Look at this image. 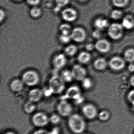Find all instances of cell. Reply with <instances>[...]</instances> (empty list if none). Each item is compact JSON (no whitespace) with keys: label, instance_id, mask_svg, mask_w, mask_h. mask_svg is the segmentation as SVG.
<instances>
[{"label":"cell","instance_id":"1","mask_svg":"<svg viewBox=\"0 0 134 134\" xmlns=\"http://www.w3.org/2000/svg\"><path fill=\"white\" fill-rule=\"evenodd\" d=\"M68 124L71 130L76 134L82 133L86 128L85 120L78 114H73L70 116L68 121Z\"/></svg>","mask_w":134,"mask_h":134},{"label":"cell","instance_id":"2","mask_svg":"<svg viewBox=\"0 0 134 134\" xmlns=\"http://www.w3.org/2000/svg\"><path fill=\"white\" fill-rule=\"evenodd\" d=\"M65 83L60 76L54 75L49 80V88L53 94H59L65 90Z\"/></svg>","mask_w":134,"mask_h":134},{"label":"cell","instance_id":"3","mask_svg":"<svg viewBox=\"0 0 134 134\" xmlns=\"http://www.w3.org/2000/svg\"><path fill=\"white\" fill-rule=\"evenodd\" d=\"M21 79L25 85L28 86H34L39 83L40 76L37 72L29 70L23 74Z\"/></svg>","mask_w":134,"mask_h":134},{"label":"cell","instance_id":"4","mask_svg":"<svg viewBox=\"0 0 134 134\" xmlns=\"http://www.w3.org/2000/svg\"><path fill=\"white\" fill-rule=\"evenodd\" d=\"M124 29V28L121 24L118 23L111 24L108 27L109 36L113 40H119L123 35Z\"/></svg>","mask_w":134,"mask_h":134},{"label":"cell","instance_id":"5","mask_svg":"<svg viewBox=\"0 0 134 134\" xmlns=\"http://www.w3.org/2000/svg\"><path fill=\"white\" fill-rule=\"evenodd\" d=\"M33 124L37 127L45 126L50 122L48 116L43 112H38L33 116L31 119Z\"/></svg>","mask_w":134,"mask_h":134},{"label":"cell","instance_id":"6","mask_svg":"<svg viewBox=\"0 0 134 134\" xmlns=\"http://www.w3.org/2000/svg\"><path fill=\"white\" fill-rule=\"evenodd\" d=\"M57 110L61 116L67 117L71 115L72 111V108L68 102L66 100H62L57 104Z\"/></svg>","mask_w":134,"mask_h":134},{"label":"cell","instance_id":"7","mask_svg":"<svg viewBox=\"0 0 134 134\" xmlns=\"http://www.w3.org/2000/svg\"><path fill=\"white\" fill-rule=\"evenodd\" d=\"M66 97L69 99L78 101H82L81 90L77 86H72L68 88L65 93Z\"/></svg>","mask_w":134,"mask_h":134},{"label":"cell","instance_id":"8","mask_svg":"<svg viewBox=\"0 0 134 134\" xmlns=\"http://www.w3.org/2000/svg\"><path fill=\"white\" fill-rule=\"evenodd\" d=\"M72 39L76 42H82L85 40L87 33L81 27H76L71 33Z\"/></svg>","mask_w":134,"mask_h":134},{"label":"cell","instance_id":"9","mask_svg":"<svg viewBox=\"0 0 134 134\" xmlns=\"http://www.w3.org/2000/svg\"><path fill=\"white\" fill-rule=\"evenodd\" d=\"M72 72L74 79L78 81H82L83 79L86 77V70L85 68L79 64L74 65L72 68Z\"/></svg>","mask_w":134,"mask_h":134},{"label":"cell","instance_id":"10","mask_svg":"<svg viewBox=\"0 0 134 134\" xmlns=\"http://www.w3.org/2000/svg\"><path fill=\"white\" fill-rule=\"evenodd\" d=\"M125 60L119 57H115L112 58L109 65L112 70L118 71L122 70L125 66Z\"/></svg>","mask_w":134,"mask_h":134},{"label":"cell","instance_id":"11","mask_svg":"<svg viewBox=\"0 0 134 134\" xmlns=\"http://www.w3.org/2000/svg\"><path fill=\"white\" fill-rule=\"evenodd\" d=\"M82 112L83 115L89 119H94L98 115L97 108L91 104H87L83 107Z\"/></svg>","mask_w":134,"mask_h":134},{"label":"cell","instance_id":"12","mask_svg":"<svg viewBox=\"0 0 134 134\" xmlns=\"http://www.w3.org/2000/svg\"><path fill=\"white\" fill-rule=\"evenodd\" d=\"M67 59L65 54L60 53L53 57L52 64L53 67L56 69H60L65 66L67 64Z\"/></svg>","mask_w":134,"mask_h":134},{"label":"cell","instance_id":"13","mask_svg":"<svg viewBox=\"0 0 134 134\" xmlns=\"http://www.w3.org/2000/svg\"><path fill=\"white\" fill-rule=\"evenodd\" d=\"M95 48L100 52L107 53L111 49V44L109 41L106 39H100L95 44Z\"/></svg>","mask_w":134,"mask_h":134},{"label":"cell","instance_id":"14","mask_svg":"<svg viewBox=\"0 0 134 134\" xmlns=\"http://www.w3.org/2000/svg\"><path fill=\"white\" fill-rule=\"evenodd\" d=\"M61 16L63 19L66 22H72L76 20L77 13L74 9L68 8L62 12Z\"/></svg>","mask_w":134,"mask_h":134},{"label":"cell","instance_id":"15","mask_svg":"<svg viewBox=\"0 0 134 134\" xmlns=\"http://www.w3.org/2000/svg\"><path fill=\"white\" fill-rule=\"evenodd\" d=\"M43 92L41 89L34 88L30 91L28 93V100L32 102H39L42 98Z\"/></svg>","mask_w":134,"mask_h":134},{"label":"cell","instance_id":"16","mask_svg":"<svg viewBox=\"0 0 134 134\" xmlns=\"http://www.w3.org/2000/svg\"><path fill=\"white\" fill-rule=\"evenodd\" d=\"M94 25L97 30L101 31L108 28L110 24L109 21L107 19L103 17H98L94 20Z\"/></svg>","mask_w":134,"mask_h":134},{"label":"cell","instance_id":"17","mask_svg":"<svg viewBox=\"0 0 134 134\" xmlns=\"http://www.w3.org/2000/svg\"><path fill=\"white\" fill-rule=\"evenodd\" d=\"M24 85L25 84L22 79H16L12 81L9 87L10 90L13 92H19L23 90Z\"/></svg>","mask_w":134,"mask_h":134},{"label":"cell","instance_id":"18","mask_svg":"<svg viewBox=\"0 0 134 134\" xmlns=\"http://www.w3.org/2000/svg\"><path fill=\"white\" fill-rule=\"evenodd\" d=\"M124 28L131 30L134 27V17L131 15H127L123 18L121 23Z\"/></svg>","mask_w":134,"mask_h":134},{"label":"cell","instance_id":"19","mask_svg":"<svg viewBox=\"0 0 134 134\" xmlns=\"http://www.w3.org/2000/svg\"><path fill=\"white\" fill-rule=\"evenodd\" d=\"M94 67L97 70H104L108 66L106 60L103 58H100L95 60L93 64Z\"/></svg>","mask_w":134,"mask_h":134},{"label":"cell","instance_id":"20","mask_svg":"<svg viewBox=\"0 0 134 134\" xmlns=\"http://www.w3.org/2000/svg\"><path fill=\"white\" fill-rule=\"evenodd\" d=\"M91 57V55L88 52H82L78 56V60L80 63L85 64L89 62Z\"/></svg>","mask_w":134,"mask_h":134},{"label":"cell","instance_id":"21","mask_svg":"<svg viewBox=\"0 0 134 134\" xmlns=\"http://www.w3.org/2000/svg\"><path fill=\"white\" fill-rule=\"evenodd\" d=\"M60 76L65 83L71 82L74 79L72 71L68 70H63Z\"/></svg>","mask_w":134,"mask_h":134},{"label":"cell","instance_id":"22","mask_svg":"<svg viewBox=\"0 0 134 134\" xmlns=\"http://www.w3.org/2000/svg\"><path fill=\"white\" fill-rule=\"evenodd\" d=\"M36 106L34 102L28 100L24 105L23 109L24 112L27 114L33 113L35 109Z\"/></svg>","mask_w":134,"mask_h":134},{"label":"cell","instance_id":"23","mask_svg":"<svg viewBox=\"0 0 134 134\" xmlns=\"http://www.w3.org/2000/svg\"><path fill=\"white\" fill-rule=\"evenodd\" d=\"M78 51L77 46L75 45L70 44L67 46L64 49L65 54L66 55L72 57Z\"/></svg>","mask_w":134,"mask_h":134},{"label":"cell","instance_id":"24","mask_svg":"<svg viewBox=\"0 0 134 134\" xmlns=\"http://www.w3.org/2000/svg\"><path fill=\"white\" fill-rule=\"evenodd\" d=\"M124 59L130 63L134 62V49L130 48L127 49L124 53Z\"/></svg>","mask_w":134,"mask_h":134},{"label":"cell","instance_id":"25","mask_svg":"<svg viewBox=\"0 0 134 134\" xmlns=\"http://www.w3.org/2000/svg\"><path fill=\"white\" fill-rule=\"evenodd\" d=\"M60 32L62 34L71 35V27L68 24H63L60 26L59 28Z\"/></svg>","mask_w":134,"mask_h":134},{"label":"cell","instance_id":"26","mask_svg":"<svg viewBox=\"0 0 134 134\" xmlns=\"http://www.w3.org/2000/svg\"><path fill=\"white\" fill-rule=\"evenodd\" d=\"M130 0H112V3L116 8H123L126 7Z\"/></svg>","mask_w":134,"mask_h":134},{"label":"cell","instance_id":"27","mask_svg":"<svg viewBox=\"0 0 134 134\" xmlns=\"http://www.w3.org/2000/svg\"><path fill=\"white\" fill-rule=\"evenodd\" d=\"M110 16L112 19L118 20L122 17L123 12L120 9H114L111 13Z\"/></svg>","mask_w":134,"mask_h":134},{"label":"cell","instance_id":"28","mask_svg":"<svg viewBox=\"0 0 134 134\" xmlns=\"http://www.w3.org/2000/svg\"><path fill=\"white\" fill-rule=\"evenodd\" d=\"M82 86L85 90H89L93 86V82L89 78L85 77L82 81Z\"/></svg>","mask_w":134,"mask_h":134},{"label":"cell","instance_id":"29","mask_svg":"<svg viewBox=\"0 0 134 134\" xmlns=\"http://www.w3.org/2000/svg\"><path fill=\"white\" fill-rule=\"evenodd\" d=\"M59 40L62 44H67L72 40L71 35H64L61 34L59 36Z\"/></svg>","mask_w":134,"mask_h":134},{"label":"cell","instance_id":"30","mask_svg":"<svg viewBox=\"0 0 134 134\" xmlns=\"http://www.w3.org/2000/svg\"><path fill=\"white\" fill-rule=\"evenodd\" d=\"M98 117L99 119L101 121H106L110 118V114L108 111L103 110L99 113Z\"/></svg>","mask_w":134,"mask_h":134},{"label":"cell","instance_id":"31","mask_svg":"<svg viewBox=\"0 0 134 134\" xmlns=\"http://www.w3.org/2000/svg\"><path fill=\"white\" fill-rule=\"evenodd\" d=\"M41 9L38 7L34 6L31 9L30 14L32 17L37 18L41 15Z\"/></svg>","mask_w":134,"mask_h":134},{"label":"cell","instance_id":"32","mask_svg":"<svg viewBox=\"0 0 134 134\" xmlns=\"http://www.w3.org/2000/svg\"><path fill=\"white\" fill-rule=\"evenodd\" d=\"M50 122L53 124H58L60 122V117L56 114H53L49 118Z\"/></svg>","mask_w":134,"mask_h":134},{"label":"cell","instance_id":"33","mask_svg":"<svg viewBox=\"0 0 134 134\" xmlns=\"http://www.w3.org/2000/svg\"><path fill=\"white\" fill-rule=\"evenodd\" d=\"M127 99L131 103L134 109V90L130 91L127 95Z\"/></svg>","mask_w":134,"mask_h":134},{"label":"cell","instance_id":"34","mask_svg":"<svg viewBox=\"0 0 134 134\" xmlns=\"http://www.w3.org/2000/svg\"><path fill=\"white\" fill-rule=\"evenodd\" d=\"M56 1L57 6L61 8L67 5L69 2V0H56Z\"/></svg>","mask_w":134,"mask_h":134},{"label":"cell","instance_id":"35","mask_svg":"<svg viewBox=\"0 0 134 134\" xmlns=\"http://www.w3.org/2000/svg\"><path fill=\"white\" fill-rule=\"evenodd\" d=\"M26 1L29 4L35 6L39 3L40 0H26Z\"/></svg>","mask_w":134,"mask_h":134},{"label":"cell","instance_id":"36","mask_svg":"<svg viewBox=\"0 0 134 134\" xmlns=\"http://www.w3.org/2000/svg\"><path fill=\"white\" fill-rule=\"evenodd\" d=\"M32 134H49V132L46 130L40 129L35 131Z\"/></svg>","mask_w":134,"mask_h":134},{"label":"cell","instance_id":"37","mask_svg":"<svg viewBox=\"0 0 134 134\" xmlns=\"http://www.w3.org/2000/svg\"><path fill=\"white\" fill-rule=\"evenodd\" d=\"M101 34L100 31L97 30L93 33V36L95 38H99L100 37Z\"/></svg>","mask_w":134,"mask_h":134},{"label":"cell","instance_id":"38","mask_svg":"<svg viewBox=\"0 0 134 134\" xmlns=\"http://www.w3.org/2000/svg\"><path fill=\"white\" fill-rule=\"evenodd\" d=\"M95 48V45H94L92 44H87L86 46V49L88 51H90L93 50Z\"/></svg>","mask_w":134,"mask_h":134},{"label":"cell","instance_id":"39","mask_svg":"<svg viewBox=\"0 0 134 134\" xmlns=\"http://www.w3.org/2000/svg\"><path fill=\"white\" fill-rule=\"evenodd\" d=\"M128 69L131 72H134V64L133 63H131L130 65L128 66Z\"/></svg>","mask_w":134,"mask_h":134},{"label":"cell","instance_id":"40","mask_svg":"<svg viewBox=\"0 0 134 134\" xmlns=\"http://www.w3.org/2000/svg\"><path fill=\"white\" fill-rule=\"evenodd\" d=\"M0 19H1V21L2 22L3 20H4V18L5 17V13L4 12L2 9H1V11H0Z\"/></svg>","mask_w":134,"mask_h":134},{"label":"cell","instance_id":"41","mask_svg":"<svg viewBox=\"0 0 134 134\" xmlns=\"http://www.w3.org/2000/svg\"><path fill=\"white\" fill-rule=\"evenodd\" d=\"M130 83L131 86L134 87V75L130 79Z\"/></svg>","mask_w":134,"mask_h":134},{"label":"cell","instance_id":"42","mask_svg":"<svg viewBox=\"0 0 134 134\" xmlns=\"http://www.w3.org/2000/svg\"><path fill=\"white\" fill-rule=\"evenodd\" d=\"M5 134H16L14 132L12 131H8V132H6Z\"/></svg>","mask_w":134,"mask_h":134},{"label":"cell","instance_id":"43","mask_svg":"<svg viewBox=\"0 0 134 134\" xmlns=\"http://www.w3.org/2000/svg\"><path fill=\"white\" fill-rule=\"evenodd\" d=\"M79 1L81 2H85L88 1V0H79Z\"/></svg>","mask_w":134,"mask_h":134},{"label":"cell","instance_id":"44","mask_svg":"<svg viewBox=\"0 0 134 134\" xmlns=\"http://www.w3.org/2000/svg\"><path fill=\"white\" fill-rule=\"evenodd\" d=\"M15 1H20V0H15Z\"/></svg>","mask_w":134,"mask_h":134},{"label":"cell","instance_id":"45","mask_svg":"<svg viewBox=\"0 0 134 134\" xmlns=\"http://www.w3.org/2000/svg\"></svg>","mask_w":134,"mask_h":134}]
</instances>
